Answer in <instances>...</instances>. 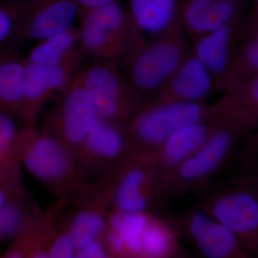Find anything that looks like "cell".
Here are the masks:
<instances>
[{"label":"cell","mask_w":258,"mask_h":258,"mask_svg":"<svg viewBox=\"0 0 258 258\" xmlns=\"http://www.w3.org/2000/svg\"><path fill=\"white\" fill-rule=\"evenodd\" d=\"M143 179L140 171H134L123 180L117 195V203L123 211L138 212L145 208V200L140 191Z\"/></svg>","instance_id":"obj_24"},{"label":"cell","mask_w":258,"mask_h":258,"mask_svg":"<svg viewBox=\"0 0 258 258\" xmlns=\"http://www.w3.org/2000/svg\"><path fill=\"white\" fill-rule=\"evenodd\" d=\"M77 23L84 61L118 63L134 45L145 40L134 28L122 0L81 9Z\"/></svg>","instance_id":"obj_2"},{"label":"cell","mask_w":258,"mask_h":258,"mask_svg":"<svg viewBox=\"0 0 258 258\" xmlns=\"http://www.w3.org/2000/svg\"><path fill=\"white\" fill-rule=\"evenodd\" d=\"M61 96L57 114L59 129L70 143L82 144L98 118L92 99L77 76Z\"/></svg>","instance_id":"obj_8"},{"label":"cell","mask_w":258,"mask_h":258,"mask_svg":"<svg viewBox=\"0 0 258 258\" xmlns=\"http://www.w3.org/2000/svg\"><path fill=\"white\" fill-rule=\"evenodd\" d=\"M230 142V136L227 132H219L196 156L185 162L181 167V176L186 179H193L211 171L221 161Z\"/></svg>","instance_id":"obj_17"},{"label":"cell","mask_w":258,"mask_h":258,"mask_svg":"<svg viewBox=\"0 0 258 258\" xmlns=\"http://www.w3.org/2000/svg\"><path fill=\"white\" fill-rule=\"evenodd\" d=\"M81 8L74 0H45L20 16L21 41H40L76 27Z\"/></svg>","instance_id":"obj_6"},{"label":"cell","mask_w":258,"mask_h":258,"mask_svg":"<svg viewBox=\"0 0 258 258\" xmlns=\"http://www.w3.org/2000/svg\"><path fill=\"white\" fill-rule=\"evenodd\" d=\"M26 64L18 48L0 52V107L15 113L23 105Z\"/></svg>","instance_id":"obj_11"},{"label":"cell","mask_w":258,"mask_h":258,"mask_svg":"<svg viewBox=\"0 0 258 258\" xmlns=\"http://www.w3.org/2000/svg\"><path fill=\"white\" fill-rule=\"evenodd\" d=\"M203 113V107L195 102L164 103L139 115L134 129L144 141L160 142L183 127L200 122Z\"/></svg>","instance_id":"obj_7"},{"label":"cell","mask_w":258,"mask_h":258,"mask_svg":"<svg viewBox=\"0 0 258 258\" xmlns=\"http://www.w3.org/2000/svg\"><path fill=\"white\" fill-rule=\"evenodd\" d=\"M251 9L252 18L237 50L231 88L240 81L258 76V8Z\"/></svg>","instance_id":"obj_16"},{"label":"cell","mask_w":258,"mask_h":258,"mask_svg":"<svg viewBox=\"0 0 258 258\" xmlns=\"http://www.w3.org/2000/svg\"><path fill=\"white\" fill-rule=\"evenodd\" d=\"M108 240L111 248L115 251V252L121 250L125 243L121 235H120L119 232L115 230L108 234Z\"/></svg>","instance_id":"obj_32"},{"label":"cell","mask_w":258,"mask_h":258,"mask_svg":"<svg viewBox=\"0 0 258 258\" xmlns=\"http://www.w3.org/2000/svg\"><path fill=\"white\" fill-rule=\"evenodd\" d=\"M14 113L0 107V166L8 159L10 149L18 136Z\"/></svg>","instance_id":"obj_26"},{"label":"cell","mask_w":258,"mask_h":258,"mask_svg":"<svg viewBox=\"0 0 258 258\" xmlns=\"http://www.w3.org/2000/svg\"><path fill=\"white\" fill-rule=\"evenodd\" d=\"M104 220L98 214L91 212H81L75 218L71 235L76 249L83 248L94 240L104 228Z\"/></svg>","instance_id":"obj_23"},{"label":"cell","mask_w":258,"mask_h":258,"mask_svg":"<svg viewBox=\"0 0 258 258\" xmlns=\"http://www.w3.org/2000/svg\"><path fill=\"white\" fill-rule=\"evenodd\" d=\"M81 9H88V8H96L113 3V2L119 1V0H74Z\"/></svg>","instance_id":"obj_33"},{"label":"cell","mask_w":258,"mask_h":258,"mask_svg":"<svg viewBox=\"0 0 258 258\" xmlns=\"http://www.w3.org/2000/svg\"><path fill=\"white\" fill-rule=\"evenodd\" d=\"M216 89L212 75L191 52L159 93L171 102H195Z\"/></svg>","instance_id":"obj_9"},{"label":"cell","mask_w":258,"mask_h":258,"mask_svg":"<svg viewBox=\"0 0 258 258\" xmlns=\"http://www.w3.org/2000/svg\"><path fill=\"white\" fill-rule=\"evenodd\" d=\"M80 49V32L76 26L64 33L35 42L25 58L28 62L47 66L63 60Z\"/></svg>","instance_id":"obj_15"},{"label":"cell","mask_w":258,"mask_h":258,"mask_svg":"<svg viewBox=\"0 0 258 258\" xmlns=\"http://www.w3.org/2000/svg\"><path fill=\"white\" fill-rule=\"evenodd\" d=\"M21 16L45 0H4Z\"/></svg>","instance_id":"obj_31"},{"label":"cell","mask_w":258,"mask_h":258,"mask_svg":"<svg viewBox=\"0 0 258 258\" xmlns=\"http://www.w3.org/2000/svg\"><path fill=\"white\" fill-rule=\"evenodd\" d=\"M77 76L91 96L98 117L109 122L124 113L131 97L138 96L116 62L85 60Z\"/></svg>","instance_id":"obj_4"},{"label":"cell","mask_w":258,"mask_h":258,"mask_svg":"<svg viewBox=\"0 0 258 258\" xmlns=\"http://www.w3.org/2000/svg\"><path fill=\"white\" fill-rule=\"evenodd\" d=\"M191 230L200 248L209 257H227L235 247V238L232 230L202 214L194 216Z\"/></svg>","instance_id":"obj_13"},{"label":"cell","mask_w":258,"mask_h":258,"mask_svg":"<svg viewBox=\"0 0 258 258\" xmlns=\"http://www.w3.org/2000/svg\"><path fill=\"white\" fill-rule=\"evenodd\" d=\"M215 214L222 225L231 230L248 232L257 226V204L245 194L222 199L215 206Z\"/></svg>","instance_id":"obj_14"},{"label":"cell","mask_w":258,"mask_h":258,"mask_svg":"<svg viewBox=\"0 0 258 258\" xmlns=\"http://www.w3.org/2000/svg\"><path fill=\"white\" fill-rule=\"evenodd\" d=\"M74 240L71 234H64L56 240L50 249V257L53 258H70L74 255Z\"/></svg>","instance_id":"obj_29"},{"label":"cell","mask_w":258,"mask_h":258,"mask_svg":"<svg viewBox=\"0 0 258 258\" xmlns=\"http://www.w3.org/2000/svg\"><path fill=\"white\" fill-rule=\"evenodd\" d=\"M252 10L221 28L192 40L191 52L201 61L215 81L216 89L231 88L237 50L252 18Z\"/></svg>","instance_id":"obj_3"},{"label":"cell","mask_w":258,"mask_h":258,"mask_svg":"<svg viewBox=\"0 0 258 258\" xmlns=\"http://www.w3.org/2000/svg\"><path fill=\"white\" fill-rule=\"evenodd\" d=\"M78 257L101 258L106 257L104 250L101 244L94 240L86 244L83 248L79 249Z\"/></svg>","instance_id":"obj_30"},{"label":"cell","mask_w":258,"mask_h":258,"mask_svg":"<svg viewBox=\"0 0 258 258\" xmlns=\"http://www.w3.org/2000/svg\"><path fill=\"white\" fill-rule=\"evenodd\" d=\"M45 66L33 63L27 60L25 93L20 112L30 118L44 101L50 98Z\"/></svg>","instance_id":"obj_20"},{"label":"cell","mask_w":258,"mask_h":258,"mask_svg":"<svg viewBox=\"0 0 258 258\" xmlns=\"http://www.w3.org/2000/svg\"><path fill=\"white\" fill-rule=\"evenodd\" d=\"M252 0H180L179 20L191 40L247 14Z\"/></svg>","instance_id":"obj_5"},{"label":"cell","mask_w":258,"mask_h":258,"mask_svg":"<svg viewBox=\"0 0 258 258\" xmlns=\"http://www.w3.org/2000/svg\"><path fill=\"white\" fill-rule=\"evenodd\" d=\"M6 203V196H5V191L2 188H0V208Z\"/></svg>","instance_id":"obj_34"},{"label":"cell","mask_w":258,"mask_h":258,"mask_svg":"<svg viewBox=\"0 0 258 258\" xmlns=\"http://www.w3.org/2000/svg\"><path fill=\"white\" fill-rule=\"evenodd\" d=\"M20 38V18L6 2H0V52L18 48Z\"/></svg>","instance_id":"obj_25"},{"label":"cell","mask_w":258,"mask_h":258,"mask_svg":"<svg viewBox=\"0 0 258 258\" xmlns=\"http://www.w3.org/2000/svg\"><path fill=\"white\" fill-rule=\"evenodd\" d=\"M179 20L168 31L134 45L118 64L137 94L159 93L191 52Z\"/></svg>","instance_id":"obj_1"},{"label":"cell","mask_w":258,"mask_h":258,"mask_svg":"<svg viewBox=\"0 0 258 258\" xmlns=\"http://www.w3.org/2000/svg\"><path fill=\"white\" fill-rule=\"evenodd\" d=\"M207 129L200 122L183 127L168 138L166 157L171 161H179L196 150L206 139Z\"/></svg>","instance_id":"obj_19"},{"label":"cell","mask_w":258,"mask_h":258,"mask_svg":"<svg viewBox=\"0 0 258 258\" xmlns=\"http://www.w3.org/2000/svg\"><path fill=\"white\" fill-rule=\"evenodd\" d=\"M90 151L103 157L116 155L122 146V137L111 122L98 117L86 140Z\"/></svg>","instance_id":"obj_21"},{"label":"cell","mask_w":258,"mask_h":258,"mask_svg":"<svg viewBox=\"0 0 258 258\" xmlns=\"http://www.w3.org/2000/svg\"><path fill=\"white\" fill-rule=\"evenodd\" d=\"M180 0H128L131 21L141 36L157 37L172 28L179 20Z\"/></svg>","instance_id":"obj_10"},{"label":"cell","mask_w":258,"mask_h":258,"mask_svg":"<svg viewBox=\"0 0 258 258\" xmlns=\"http://www.w3.org/2000/svg\"><path fill=\"white\" fill-rule=\"evenodd\" d=\"M20 222V214L18 209L6 204L0 208V240L7 238L16 231Z\"/></svg>","instance_id":"obj_28"},{"label":"cell","mask_w":258,"mask_h":258,"mask_svg":"<svg viewBox=\"0 0 258 258\" xmlns=\"http://www.w3.org/2000/svg\"><path fill=\"white\" fill-rule=\"evenodd\" d=\"M25 164L33 175L45 181L60 179L69 169V160L63 149L48 137L35 142L27 154Z\"/></svg>","instance_id":"obj_12"},{"label":"cell","mask_w":258,"mask_h":258,"mask_svg":"<svg viewBox=\"0 0 258 258\" xmlns=\"http://www.w3.org/2000/svg\"><path fill=\"white\" fill-rule=\"evenodd\" d=\"M115 230L119 232L129 248L137 252L142 248V237L147 220L137 212H123L115 214L111 218Z\"/></svg>","instance_id":"obj_22"},{"label":"cell","mask_w":258,"mask_h":258,"mask_svg":"<svg viewBox=\"0 0 258 258\" xmlns=\"http://www.w3.org/2000/svg\"><path fill=\"white\" fill-rule=\"evenodd\" d=\"M142 241V247L153 255L164 253L168 247V238L165 232L156 227L144 230Z\"/></svg>","instance_id":"obj_27"},{"label":"cell","mask_w":258,"mask_h":258,"mask_svg":"<svg viewBox=\"0 0 258 258\" xmlns=\"http://www.w3.org/2000/svg\"><path fill=\"white\" fill-rule=\"evenodd\" d=\"M84 62L81 49L56 63L45 66V79L51 97L62 96L69 88Z\"/></svg>","instance_id":"obj_18"}]
</instances>
